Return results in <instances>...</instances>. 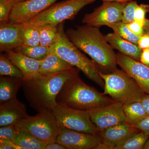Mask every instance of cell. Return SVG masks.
I'll return each instance as SVG.
<instances>
[{
    "label": "cell",
    "mask_w": 149,
    "mask_h": 149,
    "mask_svg": "<svg viewBox=\"0 0 149 149\" xmlns=\"http://www.w3.org/2000/svg\"><path fill=\"white\" fill-rule=\"evenodd\" d=\"M80 70L72 69L53 74H40L29 80L23 79L22 88L25 97L33 109L40 111L52 110L57 105L56 98L65 83L79 74Z\"/></svg>",
    "instance_id": "cell-1"
},
{
    "label": "cell",
    "mask_w": 149,
    "mask_h": 149,
    "mask_svg": "<svg viewBox=\"0 0 149 149\" xmlns=\"http://www.w3.org/2000/svg\"><path fill=\"white\" fill-rule=\"evenodd\" d=\"M65 32L70 41L90 56L102 72L110 73L117 68L116 54L99 28L85 24L70 28Z\"/></svg>",
    "instance_id": "cell-2"
},
{
    "label": "cell",
    "mask_w": 149,
    "mask_h": 149,
    "mask_svg": "<svg viewBox=\"0 0 149 149\" xmlns=\"http://www.w3.org/2000/svg\"><path fill=\"white\" fill-rule=\"evenodd\" d=\"M103 93L86 84L79 77L74 76L65 83L56 98L58 104L89 111L114 101Z\"/></svg>",
    "instance_id": "cell-3"
},
{
    "label": "cell",
    "mask_w": 149,
    "mask_h": 149,
    "mask_svg": "<svg viewBox=\"0 0 149 149\" xmlns=\"http://www.w3.org/2000/svg\"><path fill=\"white\" fill-rule=\"evenodd\" d=\"M58 29L57 39L50 47V51L78 68L88 78L104 89V82L100 75V70L97 65L93 60L88 58L68 39L63 22L58 24Z\"/></svg>",
    "instance_id": "cell-4"
},
{
    "label": "cell",
    "mask_w": 149,
    "mask_h": 149,
    "mask_svg": "<svg viewBox=\"0 0 149 149\" xmlns=\"http://www.w3.org/2000/svg\"><path fill=\"white\" fill-rule=\"evenodd\" d=\"M104 82V93L113 100L124 104L140 102L146 93L138 83L123 70L116 69L109 73L100 71Z\"/></svg>",
    "instance_id": "cell-5"
},
{
    "label": "cell",
    "mask_w": 149,
    "mask_h": 149,
    "mask_svg": "<svg viewBox=\"0 0 149 149\" xmlns=\"http://www.w3.org/2000/svg\"><path fill=\"white\" fill-rule=\"evenodd\" d=\"M17 130L27 131L46 143L56 142L61 127L52 110L44 109L34 116H28L16 125Z\"/></svg>",
    "instance_id": "cell-6"
},
{
    "label": "cell",
    "mask_w": 149,
    "mask_h": 149,
    "mask_svg": "<svg viewBox=\"0 0 149 149\" xmlns=\"http://www.w3.org/2000/svg\"><path fill=\"white\" fill-rule=\"evenodd\" d=\"M95 0H66L54 4L25 24L37 26L50 24L58 25L63 21L74 18L85 6Z\"/></svg>",
    "instance_id": "cell-7"
},
{
    "label": "cell",
    "mask_w": 149,
    "mask_h": 149,
    "mask_svg": "<svg viewBox=\"0 0 149 149\" xmlns=\"http://www.w3.org/2000/svg\"><path fill=\"white\" fill-rule=\"evenodd\" d=\"M52 110L61 128L93 135L98 134L88 111L58 104Z\"/></svg>",
    "instance_id": "cell-8"
},
{
    "label": "cell",
    "mask_w": 149,
    "mask_h": 149,
    "mask_svg": "<svg viewBox=\"0 0 149 149\" xmlns=\"http://www.w3.org/2000/svg\"><path fill=\"white\" fill-rule=\"evenodd\" d=\"M123 105L121 102L114 101L88 111L99 132L125 123Z\"/></svg>",
    "instance_id": "cell-9"
},
{
    "label": "cell",
    "mask_w": 149,
    "mask_h": 149,
    "mask_svg": "<svg viewBox=\"0 0 149 149\" xmlns=\"http://www.w3.org/2000/svg\"><path fill=\"white\" fill-rule=\"evenodd\" d=\"M126 3L104 1L94 11L86 14L82 19L85 24L100 28L121 21L123 11Z\"/></svg>",
    "instance_id": "cell-10"
},
{
    "label": "cell",
    "mask_w": 149,
    "mask_h": 149,
    "mask_svg": "<svg viewBox=\"0 0 149 149\" xmlns=\"http://www.w3.org/2000/svg\"><path fill=\"white\" fill-rule=\"evenodd\" d=\"M56 142L66 149H97L101 139L99 134L93 135L61 128Z\"/></svg>",
    "instance_id": "cell-11"
},
{
    "label": "cell",
    "mask_w": 149,
    "mask_h": 149,
    "mask_svg": "<svg viewBox=\"0 0 149 149\" xmlns=\"http://www.w3.org/2000/svg\"><path fill=\"white\" fill-rule=\"evenodd\" d=\"M57 0H27L15 4L10 15L9 21L24 23L54 4Z\"/></svg>",
    "instance_id": "cell-12"
},
{
    "label": "cell",
    "mask_w": 149,
    "mask_h": 149,
    "mask_svg": "<svg viewBox=\"0 0 149 149\" xmlns=\"http://www.w3.org/2000/svg\"><path fill=\"white\" fill-rule=\"evenodd\" d=\"M116 56L117 65L135 80L144 93L149 95V66L120 52Z\"/></svg>",
    "instance_id": "cell-13"
},
{
    "label": "cell",
    "mask_w": 149,
    "mask_h": 149,
    "mask_svg": "<svg viewBox=\"0 0 149 149\" xmlns=\"http://www.w3.org/2000/svg\"><path fill=\"white\" fill-rule=\"evenodd\" d=\"M23 23L10 21L1 22L0 50L1 52L13 50L24 44Z\"/></svg>",
    "instance_id": "cell-14"
},
{
    "label": "cell",
    "mask_w": 149,
    "mask_h": 149,
    "mask_svg": "<svg viewBox=\"0 0 149 149\" xmlns=\"http://www.w3.org/2000/svg\"><path fill=\"white\" fill-rule=\"evenodd\" d=\"M140 130L124 123L111 126L99 132L101 143L97 149H113L118 144L133 133Z\"/></svg>",
    "instance_id": "cell-15"
},
{
    "label": "cell",
    "mask_w": 149,
    "mask_h": 149,
    "mask_svg": "<svg viewBox=\"0 0 149 149\" xmlns=\"http://www.w3.org/2000/svg\"><path fill=\"white\" fill-rule=\"evenodd\" d=\"M28 116L26 106L15 97L0 105V127L16 125Z\"/></svg>",
    "instance_id": "cell-16"
},
{
    "label": "cell",
    "mask_w": 149,
    "mask_h": 149,
    "mask_svg": "<svg viewBox=\"0 0 149 149\" xmlns=\"http://www.w3.org/2000/svg\"><path fill=\"white\" fill-rule=\"evenodd\" d=\"M6 52L7 56L22 72L23 80H30L40 74L39 70L41 60L30 58L13 50L7 51Z\"/></svg>",
    "instance_id": "cell-17"
},
{
    "label": "cell",
    "mask_w": 149,
    "mask_h": 149,
    "mask_svg": "<svg viewBox=\"0 0 149 149\" xmlns=\"http://www.w3.org/2000/svg\"><path fill=\"white\" fill-rule=\"evenodd\" d=\"M104 36L107 42L113 49L140 61L142 49L138 45L123 39L114 32L108 33Z\"/></svg>",
    "instance_id": "cell-18"
},
{
    "label": "cell",
    "mask_w": 149,
    "mask_h": 149,
    "mask_svg": "<svg viewBox=\"0 0 149 149\" xmlns=\"http://www.w3.org/2000/svg\"><path fill=\"white\" fill-rule=\"evenodd\" d=\"M59 56L52 52H50L48 56L41 60L39 72L40 74H49L65 71L74 68Z\"/></svg>",
    "instance_id": "cell-19"
},
{
    "label": "cell",
    "mask_w": 149,
    "mask_h": 149,
    "mask_svg": "<svg viewBox=\"0 0 149 149\" xmlns=\"http://www.w3.org/2000/svg\"><path fill=\"white\" fill-rule=\"evenodd\" d=\"M23 78L1 76L0 78V105L16 97L19 88H22Z\"/></svg>",
    "instance_id": "cell-20"
},
{
    "label": "cell",
    "mask_w": 149,
    "mask_h": 149,
    "mask_svg": "<svg viewBox=\"0 0 149 149\" xmlns=\"http://www.w3.org/2000/svg\"><path fill=\"white\" fill-rule=\"evenodd\" d=\"M12 141L24 149H45L47 145L31 133L22 130H19Z\"/></svg>",
    "instance_id": "cell-21"
},
{
    "label": "cell",
    "mask_w": 149,
    "mask_h": 149,
    "mask_svg": "<svg viewBox=\"0 0 149 149\" xmlns=\"http://www.w3.org/2000/svg\"><path fill=\"white\" fill-rule=\"evenodd\" d=\"M125 123L133 125L148 116L141 102H135L123 105Z\"/></svg>",
    "instance_id": "cell-22"
},
{
    "label": "cell",
    "mask_w": 149,
    "mask_h": 149,
    "mask_svg": "<svg viewBox=\"0 0 149 149\" xmlns=\"http://www.w3.org/2000/svg\"><path fill=\"white\" fill-rule=\"evenodd\" d=\"M149 138L143 132L139 131L118 144L113 149H143Z\"/></svg>",
    "instance_id": "cell-23"
},
{
    "label": "cell",
    "mask_w": 149,
    "mask_h": 149,
    "mask_svg": "<svg viewBox=\"0 0 149 149\" xmlns=\"http://www.w3.org/2000/svg\"><path fill=\"white\" fill-rule=\"evenodd\" d=\"M58 26L48 24L38 26L40 29V45L50 48L55 43L58 35Z\"/></svg>",
    "instance_id": "cell-24"
},
{
    "label": "cell",
    "mask_w": 149,
    "mask_h": 149,
    "mask_svg": "<svg viewBox=\"0 0 149 149\" xmlns=\"http://www.w3.org/2000/svg\"><path fill=\"white\" fill-rule=\"evenodd\" d=\"M15 52L20 53L34 59L42 60L48 56L50 49V48L39 45L34 47L22 46L16 49Z\"/></svg>",
    "instance_id": "cell-25"
},
{
    "label": "cell",
    "mask_w": 149,
    "mask_h": 149,
    "mask_svg": "<svg viewBox=\"0 0 149 149\" xmlns=\"http://www.w3.org/2000/svg\"><path fill=\"white\" fill-rule=\"evenodd\" d=\"M0 75L1 76L23 78L22 72L7 56H0Z\"/></svg>",
    "instance_id": "cell-26"
},
{
    "label": "cell",
    "mask_w": 149,
    "mask_h": 149,
    "mask_svg": "<svg viewBox=\"0 0 149 149\" xmlns=\"http://www.w3.org/2000/svg\"><path fill=\"white\" fill-rule=\"evenodd\" d=\"M23 24L24 44L22 46L34 47L40 45L39 27L33 24Z\"/></svg>",
    "instance_id": "cell-27"
},
{
    "label": "cell",
    "mask_w": 149,
    "mask_h": 149,
    "mask_svg": "<svg viewBox=\"0 0 149 149\" xmlns=\"http://www.w3.org/2000/svg\"><path fill=\"white\" fill-rule=\"evenodd\" d=\"M107 26L111 28L113 32L120 37L135 45H138L139 37L136 36L130 31L126 23L120 21L110 24Z\"/></svg>",
    "instance_id": "cell-28"
},
{
    "label": "cell",
    "mask_w": 149,
    "mask_h": 149,
    "mask_svg": "<svg viewBox=\"0 0 149 149\" xmlns=\"http://www.w3.org/2000/svg\"><path fill=\"white\" fill-rule=\"evenodd\" d=\"M138 5L137 2L133 0L126 3L123 11L122 22L128 24L135 21V11Z\"/></svg>",
    "instance_id": "cell-29"
},
{
    "label": "cell",
    "mask_w": 149,
    "mask_h": 149,
    "mask_svg": "<svg viewBox=\"0 0 149 149\" xmlns=\"http://www.w3.org/2000/svg\"><path fill=\"white\" fill-rule=\"evenodd\" d=\"M15 3L13 0H8L0 3V22H6L9 21L10 15Z\"/></svg>",
    "instance_id": "cell-30"
},
{
    "label": "cell",
    "mask_w": 149,
    "mask_h": 149,
    "mask_svg": "<svg viewBox=\"0 0 149 149\" xmlns=\"http://www.w3.org/2000/svg\"><path fill=\"white\" fill-rule=\"evenodd\" d=\"M149 12V5L146 4L138 5L135 13V21L143 25L146 20V14Z\"/></svg>",
    "instance_id": "cell-31"
},
{
    "label": "cell",
    "mask_w": 149,
    "mask_h": 149,
    "mask_svg": "<svg viewBox=\"0 0 149 149\" xmlns=\"http://www.w3.org/2000/svg\"><path fill=\"white\" fill-rule=\"evenodd\" d=\"M18 131L15 125L1 126L0 128V139L12 140Z\"/></svg>",
    "instance_id": "cell-32"
},
{
    "label": "cell",
    "mask_w": 149,
    "mask_h": 149,
    "mask_svg": "<svg viewBox=\"0 0 149 149\" xmlns=\"http://www.w3.org/2000/svg\"><path fill=\"white\" fill-rule=\"evenodd\" d=\"M149 136V116L133 125Z\"/></svg>",
    "instance_id": "cell-33"
},
{
    "label": "cell",
    "mask_w": 149,
    "mask_h": 149,
    "mask_svg": "<svg viewBox=\"0 0 149 149\" xmlns=\"http://www.w3.org/2000/svg\"><path fill=\"white\" fill-rule=\"evenodd\" d=\"M127 25L130 31L136 36L140 37L144 35L143 25L139 22L134 21L128 23Z\"/></svg>",
    "instance_id": "cell-34"
},
{
    "label": "cell",
    "mask_w": 149,
    "mask_h": 149,
    "mask_svg": "<svg viewBox=\"0 0 149 149\" xmlns=\"http://www.w3.org/2000/svg\"><path fill=\"white\" fill-rule=\"evenodd\" d=\"M1 149H24L22 147L17 146L12 140L0 139Z\"/></svg>",
    "instance_id": "cell-35"
},
{
    "label": "cell",
    "mask_w": 149,
    "mask_h": 149,
    "mask_svg": "<svg viewBox=\"0 0 149 149\" xmlns=\"http://www.w3.org/2000/svg\"><path fill=\"white\" fill-rule=\"evenodd\" d=\"M138 45L142 49L149 48V34H145L139 37Z\"/></svg>",
    "instance_id": "cell-36"
},
{
    "label": "cell",
    "mask_w": 149,
    "mask_h": 149,
    "mask_svg": "<svg viewBox=\"0 0 149 149\" xmlns=\"http://www.w3.org/2000/svg\"><path fill=\"white\" fill-rule=\"evenodd\" d=\"M140 61L143 64L149 66V48L142 49Z\"/></svg>",
    "instance_id": "cell-37"
},
{
    "label": "cell",
    "mask_w": 149,
    "mask_h": 149,
    "mask_svg": "<svg viewBox=\"0 0 149 149\" xmlns=\"http://www.w3.org/2000/svg\"><path fill=\"white\" fill-rule=\"evenodd\" d=\"M147 115L149 116V95L146 94L141 101Z\"/></svg>",
    "instance_id": "cell-38"
},
{
    "label": "cell",
    "mask_w": 149,
    "mask_h": 149,
    "mask_svg": "<svg viewBox=\"0 0 149 149\" xmlns=\"http://www.w3.org/2000/svg\"><path fill=\"white\" fill-rule=\"evenodd\" d=\"M45 149H66L65 147L57 142L47 144Z\"/></svg>",
    "instance_id": "cell-39"
},
{
    "label": "cell",
    "mask_w": 149,
    "mask_h": 149,
    "mask_svg": "<svg viewBox=\"0 0 149 149\" xmlns=\"http://www.w3.org/2000/svg\"><path fill=\"white\" fill-rule=\"evenodd\" d=\"M143 29L144 35L149 34V19H146L144 21L143 24Z\"/></svg>",
    "instance_id": "cell-40"
},
{
    "label": "cell",
    "mask_w": 149,
    "mask_h": 149,
    "mask_svg": "<svg viewBox=\"0 0 149 149\" xmlns=\"http://www.w3.org/2000/svg\"><path fill=\"white\" fill-rule=\"evenodd\" d=\"M96 1V0H95ZM102 1H116V2H128L130 1H133V0H102Z\"/></svg>",
    "instance_id": "cell-41"
},
{
    "label": "cell",
    "mask_w": 149,
    "mask_h": 149,
    "mask_svg": "<svg viewBox=\"0 0 149 149\" xmlns=\"http://www.w3.org/2000/svg\"><path fill=\"white\" fill-rule=\"evenodd\" d=\"M143 149H149V138L144 145Z\"/></svg>",
    "instance_id": "cell-42"
},
{
    "label": "cell",
    "mask_w": 149,
    "mask_h": 149,
    "mask_svg": "<svg viewBox=\"0 0 149 149\" xmlns=\"http://www.w3.org/2000/svg\"><path fill=\"white\" fill-rule=\"evenodd\" d=\"M27 1V0H13L14 1L15 3V4L17 3L20 2L24 1Z\"/></svg>",
    "instance_id": "cell-43"
},
{
    "label": "cell",
    "mask_w": 149,
    "mask_h": 149,
    "mask_svg": "<svg viewBox=\"0 0 149 149\" xmlns=\"http://www.w3.org/2000/svg\"><path fill=\"white\" fill-rule=\"evenodd\" d=\"M8 1V0H0V3L5 2Z\"/></svg>",
    "instance_id": "cell-44"
}]
</instances>
